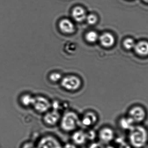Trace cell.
Segmentation results:
<instances>
[{
	"instance_id": "19",
	"label": "cell",
	"mask_w": 148,
	"mask_h": 148,
	"mask_svg": "<svg viewBox=\"0 0 148 148\" xmlns=\"http://www.w3.org/2000/svg\"><path fill=\"white\" fill-rule=\"evenodd\" d=\"M136 44V43H135V42L132 38H127L123 41V47L128 50H130L134 48Z\"/></svg>"
},
{
	"instance_id": "15",
	"label": "cell",
	"mask_w": 148,
	"mask_h": 148,
	"mask_svg": "<svg viewBox=\"0 0 148 148\" xmlns=\"http://www.w3.org/2000/svg\"><path fill=\"white\" fill-rule=\"evenodd\" d=\"M72 14L73 18L79 22L83 21L87 17L85 10L81 7L75 8L72 11Z\"/></svg>"
},
{
	"instance_id": "9",
	"label": "cell",
	"mask_w": 148,
	"mask_h": 148,
	"mask_svg": "<svg viewBox=\"0 0 148 148\" xmlns=\"http://www.w3.org/2000/svg\"><path fill=\"white\" fill-rule=\"evenodd\" d=\"M98 118L95 113L89 111L85 113L81 120V124L87 127L94 126L97 122Z\"/></svg>"
},
{
	"instance_id": "20",
	"label": "cell",
	"mask_w": 148,
	"mask_h": 148,
	"mask_svg": "<svg viewBox=\"0 0 148 148\" xmlns=\"http://www.w3.org/2000/svg\"><path fill=\"white\" fill-rule=\"evenodd\" d=\"M87 135V141L89 140L91 141H94L96 136H98V134L93 130H89L87 132H86Z\"/></svg>"
},
{
	"instance_id": "4",
	"label": "cell",
	"mask_w": 148,
	"mask_h": 148,
	"mask_svg": "<svg viewBox=\"0 0 148 148\" xmlns=\"http://www.w3.org/2000/svg\"><path fill=\"white\" fill-rule=\"evenodd\" d=\"M61 84L65 89L69 91H75L81 87V81L76 76L68 75L62 79Z\"/></svg>"
},
{
	"instance_id": "18",
	"label": "cell",
	"mask_w": 148,
	"mask_h": 148,
	"mask_svg": "<svg viewBox=\"0 0 148 148\" xmlns=\"http://www.w3.org/2000/svg\"><path fill=\"white\" fill-rule=\"evenodd\" d=\"M34 97L29 95H23L21 97V102L23 105L28 107L33 105L34 101Z\"/></svg>"
},
{
	"instance_id": "25",
	"label": "cell",
	"mask_w": 148,
	"mask_h": 148,
	"mask_svg": "<svg viewBox=\"0 0 148 148\" xmlns=\"http://www.w3.org/2000/svg\"><path fill=\"white\" fill-rule=\"evenodd\" d=\"M54 110H57L59 108V103L57 101H55L53 102L52 105Z\"/></svg>"
},
{
	"instance_id": "13",
	"label": "cell",
	"mask_w": 148,
	"mask_h": 148,
	"mask_svg": "<svg viewBox=\"0 0 148 148\" xmlns=\"http://www.w3.org/2000/svg\"><path fill=\"white\" fill-rule=\"evenodd\" d=\"M132 118L128 115L127 116H123L119 120V125L123 130L129 131L131 130L136 125Z\"/></svg>"
},
{
	"instance_id": "26",
	"label": "cell",
	"mask_w": 148,
	"mask_h": 148,
	"mask_svg": "<svg viewBox=\"0 0 148 148\" xmlns=\"http://www.w3.org/2000/svg\"><path fill=\"white\" fill-rule=\"evenodd\" d=\"M104 148H116L113 145H107V146H105Z\"/></svg>"
},
{
	"instance_id": "7",
	"label": "cell",
	"mask_w": 148,
	"mask_h": 148,
	"mask_svg": "<svg viewBox=\"0 0 148 148\" xmlns=\"http://www.w3.org/2000/svg\"><path fill=\"white\" fill-rule=\"evenodd\" d=\"M33 106L34 109L40 113H46L48 111L51 106L49 101L42 96L35 97Z\"/></svg>"
},
{
	"instance_id": "3",
	"label": "cell",
	"mask_w": 148,
	"mask_h": 148,
	"mask_svg": "<svg viewBox=\"0 0 148 148\" xmlns=\"http://www.w3.org/2000/svg\"><path fill=\"white\" fill-rule=\"evenodd\" d=\"M36 145L37 148H63L61 142L52 135L42 137Z\"/></svg>"
},
{
	"instance_id": "10",
	"label": "cell",
	"mask_w": 148,
	"mask_h": 148,
	"mask_svg": "<svg viewBox=\"0 0 148 148\" xmlns=\"http://www.w3.org/2000/svg\"><path fill=\"white\" fill-rule=\"evenodd\" d=\"M73 132L72 140L75 145L81 146L87 141L85 131L82 130H76Z\"/></svg>"
},
{
	"instance_id": "16",
	"label": "cell",
	"mask_w": 148,
	"mask_h": 148,
	"mask_svg": "<svg viewBox=\"0 0 148 148\" xmlns=\"http://www.w3.org/2000/svg\"><path fill=\"white\" fill-rule=\"evenodd\" d=\"M114 141V146L116 148H134L129 143H128L122 137L115 138Z\"/></svg>"
},
{
	"instance_id": "23",
	"label": "cell",
	"mask_w": 148,
	"mask_h": 148,
	"mask_svg": "<svg viewBox=\"0 0 148 148\" xmlns=\"http://www.w3.org/2000/svg\"><path fill=\"white\" fill-rule=\"evenodd\" d=\"M105 146L101 142H94L90 143L88 148H104Z\"/></svg>"
},
{
	"instance_id": "17",
	"label": "cell",
	"mask_w": 148,
	"mask_h": 148,
	"mask_svg": "<svg viewBox=\"0 0 148 148\" xmlns=\"http://www.w3.org/2000/svg\"><path fill=\"white\" fill-rule=\"evenodd\" d=\"M85 39L89 43H94L99 39L98 34L94 31H90L86 34Z\"/></svg>"
},
{
	"instance_id": "8",
	"label": "cell",
	"mask_w": 148,
	"mask_h": 148,
	"mask_svg": "<svg viewBox=\"0 0 148 148\" xmlns=\"http://www.w3.org/2000/svg\"><path fill=\"white\" fill-rule=\"evenodd\" d=\"M61 116L60 113L57 110H53L47 112L43 116L44 123L48 126L53 127L56 126L61 121Z\"/></svg>"
},
{
	"instance_id": "12",
	"label": "cell",
	"mask_w": 148,
	"mask_h": 148,
	"mask_svg": "<svg viewBox=\"0 0 148 148\" xmlns=\"http://www.w3.org/2000/svg\"><path fill=\"white\" fill-rule=\"evenodd\" d=\"M101 44L106 48L111 47L114 44L115 39L113 34L109 33H105L99 36Z\"/></svg>"
},
{
	"instance_id": "28",
	"label": "cell",
	"mask_w": 148,
	"mask_h": 148,
	"mask_svg": "<svg viewBox=\"0 0 148 148\" xmlns=\"http://www.w3.org/2000/svg\"><path fill=\"white\" fill-rule=\"evenodd\" d=\"M143 148H148V143L147 145H146Z\"/></svg>"
},
{
	"instance_id": "11",
	"label": "cell",
	"mask_w": 148,
	"mask_h": 148,
	"mask_svg": "<svg viewBox=\"0 0 148 148\" xmlns=\"http://www.w3.org/2000/svg\"><path fill=\"white\" fill-rule=\"evenodd\" d=\"M59 28L61 31L64 34H73L75 30L74 25L71 21L69 19H63L59 23Z\"/></svg>"
},
{
	"instance_id": "21",
	"label": "cell",
	"mask_w": 148,
	"mask_h": 148,
	"mask_svg": "<svg viewBox=\"0 0 148 148\" xmlns=\"http://www.w3.org/2000/svg\"><path fill=\"white\" fill-rule=\"evenodd\" d=\"M50 79L52 82H56L61 79L62 75L60 73H53L50 75Z\"/></svg>"
},
{
	"instance_id": "24",
	"label": "cell",
	"mask_w": 148,
	"mask_h": 148,
	"mask_svg": "<svg viewBox=\"0 0 148 148\" xmlns=\"http://www.w3.org/2000/svg\"><path fill=\"white\" fill-rule=\"evenodd\" d=\"M21 148H37L36 145L32 142H27L22 146Z\"/></svg>"
},
{
	"instance_id": "1",
	"label": "cell",
	"mask_w": 148,
	"mask_h": 148,
	"mask_svg": "<svg viewBox=\"0 0 148 148\" xmlns=\"http://www.w3.org/2000/svg\"><path fill=\"white\" fill-rule=\"evenodd\" d=\"M129 141L134 148H143L148 143V130L144 126L136 124L129 131Z\"/></svg>"
},
{
	"instance_id": "5",
	"label": "cell",
	"mask_w": 148,
	"mask_h": 148,
	"mask_svg": "<svg viewBox=\"0 0 148 148\" xmlns=\"http://www.w3.org/2000/svg\"><path fill=\"white\" fill-rule=\"evenodd\" d=\"M100 142L103 144H108L114 140L115 134L113 129L105 127L101 129L98 134Z\"/></svg>"
},
{
	"instance_id": "22",
	"label": "cell",
	"mask_w": 148,
	"mask_h": 148,
	"mask_svg": "<svg viewBox=\"0 0 148 148\" xmlns=\"http://www.w3.org/2000/svg\"><path fill=\"white\" fill-rule=\"evenodd\" d=\"M87 22L90 25H94L97 21V17L94 14H90L86 17Z\"/></svg>"
},
{
	"instance_id": "29",
	"label": "cell",
	"mask_w": 148,
	"mask_h": 148,
	"mask_svg": "<svg viewBox=\"0 0 148 148\" xmlns=\"http://www.w3.org/2000/svg\"><path fill=\"white\" fill-rule=\"evenodd\" d=\"M145 1L147 2H148V0H144Z\"/></svg>"
},
{
	"instance_id": "2",
	"label": "cell",
	"mask_w": 148,
	"mask_h": 148,
	"mask_svg": "<svg viewBox=\"0 0 148 148\" xmlns=\"http://www.w3.org/2000/svg\"><path fill=\"white\" fill-rule=\"evenodd\" d=\"M81 123L78 115L74 111H69L62 116L60 121L61 128L65 132H74Z\"/></svg>"
},
{
	"instance_id": "14",
	"label": "cell",
	"mask_w": 148,
	"mask_h": 148,
	"mask_svg": "<svg viewBox=\"0 0 148 148\" xmlns=\"http://www.w3.org/2000/svg\"><path fill=\"white\" fill-rule=\"evenodd\" d=\"M136 53L142 56L148 55V42L146 41H140L136 44L134 48Z\"/></svg>"
},
{
	"instance_id": "6",
	"label": "cell",
	"mask_w": 148,
	"mask_h": 148,
	"mask_svg": "<svg viewBox=\"0 0 148 148\" xmlns=\"http://www.w3.org/2000/svg\"><path fill=\"white\" fill-rule=\"evenodd\" d=\"M128 116L137 124L142 122L145 120L147 114L143 108L140 106H136L130 110Z\"/></svg>"
},
{
	"instance_id": "27",
	"label": "cell",
	"mask_w": 148,
	"mask_h": 148,
	"mask_svg": "<svg viewBox=\"0 0 148 148\" xmlns=\"http://www.w3.org/2000/svg\"><path fill=\"white\" fill-rule=\"evenodd\" d=\"M63 148H64L63 147ZM65 148H76V147H75L74 146H71V145L67 144V146H65Z\"/></svg>"
}]
</instances>
